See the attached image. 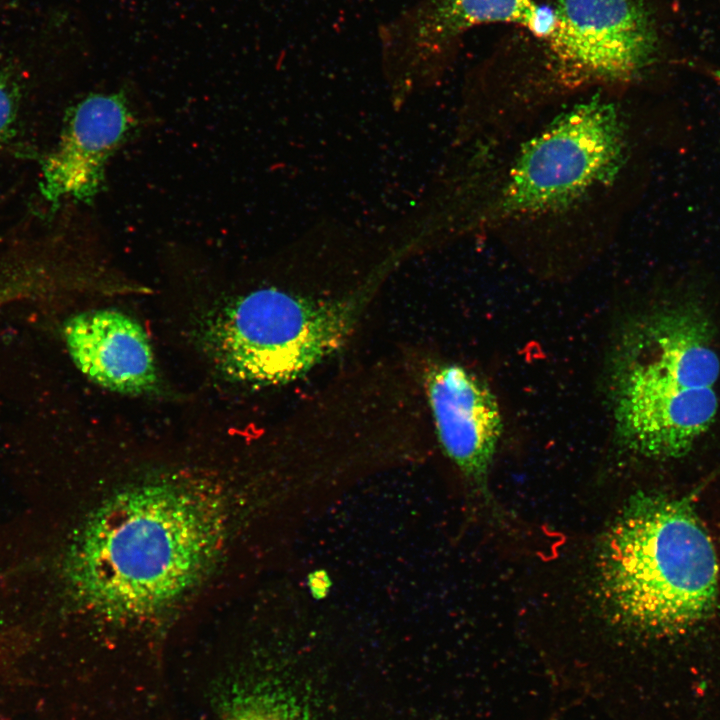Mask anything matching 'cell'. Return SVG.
<instances>
[{
  "mask_svg": "<svg viewBox=\"0 0 720 720\" xmlns=\"http://www.w3.org/2000/svg\"><path fill=\"white\" fill-rule=\"evenodd\" d=\"M17 112L16 90L13 82L0 70V140L8 134Z\"/></svg>",
  "mask_w": 720,
  "mask_h": 720,
  "instance_id": "obj_12",
  "label": "cell"
},
{
  "mask_svg": "<svg viewBox=\"0 0 720 720\" xmlns=\"http://www.w3.org/2000/svg\"><path fill=\"white\" fill-rule=\"evenodd\" d=\"M597 584L616 621L642 632L679 634L711 616L717 556L690 500L633 496L603 537Z\"/></svg>",
  "mask_w": 720,
  "mask_h": 720,
  "instance_id": "obj_3",
  "label": "cell"
},
{
  "mask_svg": "<svg viewBox=\"0 0 720 720\" xmlns=\"http://www.w3.org/2000/svg\"><path fill=\"white\" fill-rule=\"evenodd\" d=\"M224 720H294L285 712L262 701H252L233 707Z\"/></svg>",
  "mask_w": 720,
  "mask_h": 720,
  "instance_id": "obj_11",
  "label": "cell"
},
{
  "mask_svg": "<svg viewBox=\"0 0 720 720\" xmlns=\"http://www.w3.org/2000/svg\"><path fill=\"white\" fill-rule=\"evenodd\" d=\"M545 40L560 71L576 80H631L658 50L643 0H559Z\"/></svg>",
  "mask_w": 720,
  "mask_h": 720,
  "instance_id": "obj_7",
  "label": "cell"
},
{
  "mask_svg": "<svg viewBox=\"0 0 720 720\" xmlns=\"http://www.w3.org/2000/svg\"><path fill=\"white\" fill-rule=\"evenodd\" d=\"M534 0H420L379 31L384 75L393 103L429 86L456 39L488 23H513L546 38L550 16Z\"/></svg>",
  "mask_w": 720,
  "mask_h": 720,
  "instance_id": "obj_6",
  "label": "cell"
},
{
  "mask_svg": "<svg viewBox=\"0 0 720 720\" xmlns=\"http://www.w3.org/2000/svg\"><path fill=\"white\" fill-rule=\"evenodd\" d=\"M64 338L78 369L102 387L141 394L158 383L145 331L122 312L99 309L74 315L64 325Z\"/></svg>",
  "mask_w": 720,
  "mask_h": 720,
  "instance_id": "obj_10",
  "label": "cell"
},
{
  "mask_svg": "<svg viewBox=\"0 0 720 720\" xmlns=\"http://www.w3.org/2000/svg\"><path fill=\"white\" fill-rule=\"evenodd\" d=\"M624 121L614 104L575 105L525 144L497 201L501 216L537 215L566 208L611 183L624 165Z\"/></svg>",
  "mask_w": 720,
  "mask_h": 720,
  "instance_id": "obj_5",
  "label": "cell"
},
{
  "mask_svg": "<svg viewBox=\"0 0 720 720\" xmlns=\"http://www.w3.org/2000/svg\"><path fill=\"white\" fill-rule=\"evenodd\" d=\"M328 585L327 575L321 571H317L309 576L310 590L313 594H318V597H322L326 594Z\"/></svg>",
  "mask_w": 720,
  "mask_h": 720,
  "instance_id": "obj_13",
  "label": "cell"
},
{
  "mask_svg": "<svg viewBox=\"0 0 720 720\" xmlns=\"http://www.w3.org/2000/svg\"><path fill=\"white\" fill-rule=\"evenodd\" d=\"M376 280L339 298H311L274 288L252 291L221 312L209 330L220 369L252 385L284 384L337 351L366 308Z\"/></svg>",
  "mask_w": 720,
  "mask_h": 720,
  "instance_id": "obj_4",
  "label": "cell"
},
{
  "mask_svg": "<svg viewBox=\"0 0 720 720\" xmlns=\"http://www.w3.org/2000/svg\"><path fill=\"white\" fill-rule=\"evenodd\" d=\"M719 377L712 324L698 307L670 305L634 318L609 364L618 440L649 458L687 454L716 418Z\"/></svg>",
  "mask_w": 720,
  "mask_h": 720,
  "instance_id": "obj_2",
  "label": "cell"
},
{
  "mask_svg": "<svg viewBox=\"0 0 720 720\" xmlns=\"http://www.w3.org/2000/svg\"><path fill=\"white\" fill-rule=\"evenodd\" d=\"M711 72H712V75H713L717 80L720 81V69H718V70H712Z\"/></svg>",
  "mask_w": 720,
  "mask_h": 720,
  "instance_id": "obj_14",
  "label": "cell"
},
{
  "mask_svg": "<svg viewBox=\"0 0 720 720\" xmlns=\"http://www.w3.org/2000/svg\"><path fill=\"white\" fill-rule=\"evenodd\" d=\"M225 530L221 499L199 483L160 480L125 488L100 505L75 538L70 583L101 614L155 613L205 575Z\"/></svg>",
  "mask_w": 720,
  "mask_h": 720,
  "instance_id": "obj_1",
  "label": "cell"
},
{
  "mask_svg": "<svg viewBox=\"0 0 720 720\" xmlns=\"http://www.w3.org/2000/svg\"><path fill=\"white\" fill-rule=\"evenodd\" d=\"M426 386L444 452L465 479L485 493L503 429L495 395L473 372L451 363L433 368Z\"/></svg>",
  "mask_w": 720,
  "mask_h": 720,
  "instance_id": "obj_9",
  "label": "cell"
},
{
  "mask_svg": "<svg viewBox=\"0 0 720 720\" xmlns=\"http://www.w3.org/2000/svg\"><path fill=\"white\" fill-rule=\"evenodd\" d=\"M134 124L122 91L95 93L79 101L57 144L41 162L42 197L54 207L69 200L93 202L104 189L109 159Z\"/></svg>",
  "mask_w": 720,
  "mask_h": 720,
  "instance_id": "obj_8",
  "label": "cell"
}]
</instances>
